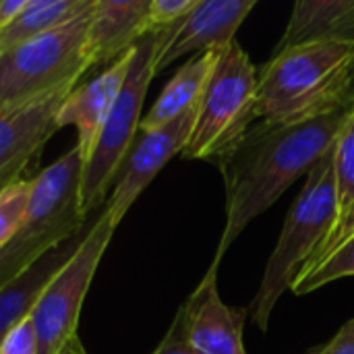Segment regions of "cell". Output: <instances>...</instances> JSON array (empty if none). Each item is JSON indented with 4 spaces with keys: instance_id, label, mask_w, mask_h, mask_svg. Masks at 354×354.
<instances>
[{
    "instance_id": "obj_18",
    "label": "cell",
    "mask_w": 354,
    "mask_h": 354,
    "mask_svg": "<svg viewBox=\"0 0 354 354\" xmlns=\"http://www.w3.org/2000/svg\"><path fill=\"white\" fill-rule=\"evenodd\" d=\"M334 185H336V220L322 249L301 276L315 270L326 257L336 253L354 236V106L348 122L334 143ZM299 276V278H301ZM297 278V280H299Z\"/></svg>"
},
{
    "instance_id": "obj_22",
    "label": "cell",
    "mask_w": 354,
    "mask_h": 354,
    "mask_svg": "<svg viewBox=\"0 0 354 354\" xmlns=\"http://www.w3.org/2000/svg\"><path fill=\"white\" fill-rule=\"evenodd\" d=\"M197 0H149L147 8V33L164 31L183 21Z\"/></svg>"
},
{
    "instance_id": "obj_17",
    "label": "cell",
    "mask_w": 354,
    "mask_h": 354,
    "mask_svg": "<svg viewBox=\"0 0 354 354\" xmlns=\"http://www.w3.org/2000/svg\"><path fill=\"white\" fill-rule=\"evenodd\" d=\"M216 56H218V50L201 52L193 56L187 64H183L176 71V75L168 81V85L162 89V93L158 95L149 112L141 118L139 133H151L156 129H162L174 122L185 112L193 110L201 100L205 83L216 64Z\"/></svg>"
},
{
    "instance_id": "obj_15",
    "label": "cell",
    "mask_w": 354,
    "mask_h": 354,
    "mask_svg": "<svg viewBox=\"0 0 354 354\" xmlns=\"http://www.w3.org/2000/svg\"><path fill=\"white\" fill-rule=\"evenodd\" d=\"M95 218L97 216H93L81 232H77L75 236H71L68 241H64L62 245H58L50 253H46L23 276L15 278L12 282H8L6 286L0 288V344L6 338V334L10 330H15L31 313L39 295L48 286V282L73 257V253L81 245L83 236L87 234V230L91 228Z\"/></svg>"
},
{
    "instance_id": "obj_9",
    "label": "cell",
    "mask_w": 354,
    "mask_h": 354,
    "mask_svg": "<svg viewBox=\"0 0 354 354\" xmlns=\"http://www.w3.org/2000/svg\"><path fill=\"white\" fill-rule=\"evenodd\" d=\"M257 0H197L193 10L174 27L158 31L153 56L156 75L187 54L216 52L234 41V33Z\"/></svg>"
},
{
    "instance_id": "obj_4",
    "label": "cell",
    "mask_w": 354,
    "mask_h": 354,
    "mask_svg": "<svg viewBox=\"0 0 354 354\" xmlns=\"http://www.w3.org/2000/svg\"><path fill=\"white\" fill-rule=\"evenodd\" d=\"M81 158L73 147L52 166L33 176L31 203L17 234L0 249V288L23 276L54 247L89 224L81 212Z\"/></svg>"
},
{
    "instance_id": "obj_5",
    "label": "cell",
    "mask_w": 354,
    "mask_h": 354,
    "mask_svg": "<svg viewBox=\"0 0 354 354\" xmlns=\"http://www.w3.org/2000/svg\"><path fill=\"white\" fill-rule=\"evenodd\" d=\"M257 118V71L234 39L218 50L180 156L187 160H220L247 135Z\"/></svg>"
},
{
    "instance_id": "obj_11",
    "label": "cell",
    "mask_w": 354,
    "mask_h": 354,
    "mask_svg": "<svg viewBox=\"0 0 354 354\" xmlns=\"http://www.w3.org/2000/svg\"><path fill=\"white\" fill-rule=\"evenodd\" d=\"M197 108V106H195ZM195 108L178 116L174 122L156 129L151 133H141L139 141L133 145L116 185L106 199L104 207L116 222V226L122 222L131 205L137 201V197L149 187V183L156 178V174L178 153H183L193 120H195Z\"/></svg>"
},
{
    "instance_id": "obj_2",
    "label": "cell",
    "mask_w": 354,
    "mask_h": 354,
    "mask_svg": "<svg viewBox=\"0 0 354 354\" xmlns=\"http://www.w3.org/2000/svg\"><path fill=\"white\" fill-rule=\"evenodd\" d=\"M354 100V46L313 41L276 50L257 73L259 120L299 122Z\"/></svg>"
},
{
    "instance_id": "obj_6",
    "label": "cell",
    "mask_w": 354,
    "mask_h": 354,
    "mask_svg": "<svg viewBox=\"0 0 354 354\" xmlns=\"http://www.w3.org/2000/svg\"><path fill=\"white\" fill-rule=\"evenodd\" d=\"M91 8L93 0L64 25L0 54V108L81 81L91 68L87 58Z\"/></svg>"
},
{
    "instance_id": "obj_3",
    "label": "cell",
    "mask_w": 354,
    "mask_h": 354,
    "mask_svg": "<svg viewBox=\"0 0 354 354\" xmlns=\"http://www.w3.org/2000/svg\"><path fill=\"white\" fill-rule=\"evenodd\" d=\"M336 220V185H334V147L307 174L305 187L295 199L282 226L278 245L268 259L263 280L247 313L253 324L268 332L274 307L282 295L297 282L301 272L311 263L326 243Z\"/></svg>"
},
{
    "instance_id": "obj_20",
    "label": "cell",
    "mask_w": 354,
    "mask_h": 354,
    "mask_svg": "<svg viewBox=\"0 0 354 354\" xmlns=\"http://www.w3.org/2000/svg\"><path fill=\"white\" fill-rule=\"evenodd\" d=\"M33 193V178L19 176L0 189V249L17 234L25 222Z\"/></svg>"
},
{
    "instance_id": "obj_16",
    "label": "cell",
    "mask_w": 354,
    "mask_h": 354,
    "mask_svg": "<svg viewBox=\"0 0 354 354\" xmlns=\"http://www.w3.org/2000/svg\"><path fill=\"white\" fill-rule=\"evenodd\" d=\"M313 41H342L354 46V0L295 2L276 50Z\"/></svg>"
},
{
    "instance_id": "obj_12",
    "label": "cell",
    "mask_w": 354,
    "mask_h": 354,
    "mask_svg": "<svg viewBox=\"0 0 354 354\" xmlns=\"http://www.w3.org/2000/svg\"><path fill=\"white\" fill-rule=\"evenodd\" d=\"M218 268L212 263L195 292L178 309L185 336L199 354H247L243 342L245 309L228 307L218 295Z\"/></svg>"
},
{
    "instance_id": "obj_26",
    "label": "cell",
    "mask_w": 354,
    "mask_h": 354,
    "mask_svg": "<svg viewBox=\"0 0 354 354\" xmlns=\"http://www.w3.org/2000/svg\"><path fill=\"white\" fill-rule=\"evenodd\" d=\"M29 0H0V31L6 29L27 6Z\"/></svg>"
},
{
    "instance_id": "obj_7",
    "label": "cell",
    "mask_w": 354,
    "mask_h": 354,
    "mask_svg": "<svg viewBox=\"0 0 354 354\" xmlns=\"http://www.w3.org/2000/svg\"><path fill=\"white\" fill-rule=\"evenodd\" d=\"M156 48H158V31L143 35L135 44V52L124 85L100 131V137L91 149L89 160L81 170L79 201H81V212L85 216H91L93 212L102 209L112 183H116L133 149L135 135L139 133V124L143 118L141 108L149 83L156 77V68H153Z\"/></svg>"
},
{
    "instance_id": "obj_10",
    "label": "cell",
    "mask_w": 354,
    "mask_h": 354,
    "mask_svg": "<svg viewBox=\"0 0 354 354\" xmlns=\"http://www.w3.org/2000/svg\"><path fill=\"white\" fill-rule=\"evenodd\" d=\"M77 85L0 108V189L17 180L41 145L58 131L56 114Z\"/></svg>"
},
{
    "instance_id": "obj_1",
    "label": "cell",
    "mask_w": 354,
    "mask_h": 354,
    "mask_svg": "<svg viewBox=\"0 0 354 354\" xmlns=\"http://www.w3.org/2000/svg\"><path fill=\"white\" fill-rule=\"evenodd\" d=\"M354 100L309 120L253 124L247 135L220 158L226 187V224L212 263L220 266L245 228L270 209L292 183L309 174L334 147L351 118Z\"/></svg>"
},
{
    "instance_id": "obj_25",
    "label": "cell",
    "mask_w": 354,
    "mask_h": 354,
    "mask_svg": "<svg viewBox=\"0 0 354 354\" xmlns=\"http://www.w3.org/2000/svg\"><path fill=\"white\" fill-rule=\"evenodd\" d=\"M311 354H354V317L340 328V332L328 344Z\"/></svg>"
},
{
    "instance_id": "obj_19",
    "label": "cell",
    "mask_w": 354,
    "mask_h": 354,
    "mask_svg": "<svg viewBox=\"0 0 354 354\" xmlns=\"http://www.w3.org/2000/svg\"><path fill=\"white\" fill-rule=\"evenodd\" d=\"M89 2L91 0H29L25 10L0 31V54L64 25L87 8Z\"/></svg>"
},
{
    "instance_id": "obj_23",
    "label": "cell",
    "mask_w": 354,
    "mask_h": 354,
    "mask_svg": "<svg viewBox=\"0 0 354 354\" xmlns=\"http://www.w3.org/2000/svg\"><path fill=\"white\" fill-rule=\"evenodd\" d=\"M0 354H39V342L31 315H27L15 330L6 334L0 344Z\"/></svg>"
},
{
    "instance_id": "obj_27",
    "label": "cell",
    "mask_w": 354,
    "mask_h": 354,
    "mask_svg": "<svg viewBox=\"0 0 354 354\" xmlns=\"http://www.w3.org/2000/svg\"><path fill=\"white\" fill-rule=\"evenodd\" d=\"M66 353L68 354H87L85 353V348H83V342H81V338L79 336H75L68 344H66Z\"/></svg>"
},
{
    "instance_id": "obj_21",
    "label": "cell",
    "mask_w": 354,
    "mask_h": 354,
    "mask_svg": "<svg viewBox=\"0 0 354 354\" xmlns=\"http://www.w3.org/2000/svg\"><path fill=\"white\" fill-rule=\"evenodd\" d=\"M351 276H354V236L351 241H346L336 253L326 257L315 270L301 276L295 282L292 292L307 295V292H313L330 282H336L340 278H351Z\"/></svg>"
},
{
    "instance_id": "obj_28",
    "label": "cell",
    "mask_w": 354,
    "mask_h": 354,
    "mask_svg": "<svg viewBox=\"0 0 354 354\" xmlns=\"http://www.w3.org/2000/svg\"><path fill=\"white\" fill-rule=\"evenodd\" d=\"M60 354H68V353H66V348H64V351H62V353H60Z\"/></svg>"
},
{
    "instance_id": "obj_13",
    "label": "cell",
    "mask_w": 354,
    "mask_h": 354,
    "mask_svg": "<svg viewBox=\"0 0 354 354\" xmlns=\"http://www.w3.org/2000/svg\"><path fill=\"white\" fill-rule=\"evenodd\" d=\"M135 46L124 52L118 60H114L106 71H102L95 79L89 83L75 87L68 97L62 102L56 114L58 129L62 127H75L77 129V143L75 149L79 151L81 164L91 156V149L100 137V131L124 85V79L131 68Z\"/></svg>"
},
{
    "instance_id": "obj_24",
    "label": "cell",
    "mask_w": 354,
    "mask_h": 354,
    "mask_svg": "<svg viewBox=\"0 0 354 354\" xmlns=\"http://www.w3.org/2000/svg\"><path fill=\"white\" fill-rule=\"evenodd\" d=\"M151 354H199L187 340L185 336V328H183V319L180 315L176 313L170 330L166 332L164 340L158 344V348L153 351Z\"/></svg>"
},
{
    "instance_id": "obj_14",
    "label": "cell",
    "mask_w": 354,
    "mask_h": 354,
    "mask_svg": "<svg viewBox=\"0 0 354 354\" xmlns=\"http://www.w3.org/2000/svg\"><path fill=\"white\" fill-rule=\"evenodd\" d=\"M149 0H93L87 58L91 68L118 60L147 35Z\"/></svg>"
},
{
    "instance_id": "obj_8",
    "label": "cell",
    "mask_w": 354,
    "mask_h": 354,
    "mask_svg": "<svg viewBox=\"0 0 354 354\" xmlns=\"http://www.w3.org/2000/svg\"><path fill=\"white\" fill-rule=\"evenodd\" d=\"M116 228V222L102 205L73 257L56 272L39 295L29 313L37 334L39 354H60L75 336H79L77 324L87 290Z\"/></svg>"
}]
</instances>
